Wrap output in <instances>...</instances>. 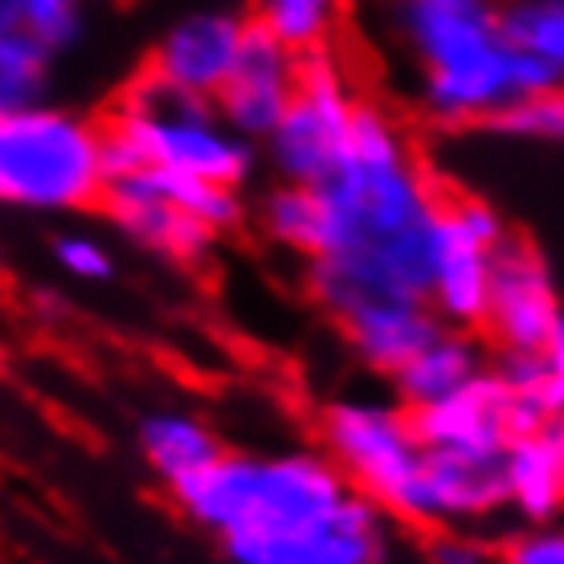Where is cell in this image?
Masks as SVG:
<instances>
[{
    "mask_svg": "<svg viewBox=\"0 0 564 564\" xmlns=\"http://www.w3.org/2000/svg\"><path fill=\"white\" fill-rule=\"evenodd\" d=\"M0 365H4V352H0Z\"/></svg>",
    "mask_w": 564,
    "mask_h": 564,
    "instance_id": "f546056e",
    "label": "cell"
},
{
    "mask_svg": "<svg viewBox=\"0 0 564 564\" xmlns=\"http://www.w3.org/2000/svg\"><path fill=\"white\" fill-rule=\"evenodd\" d=\"M21 29V0H0V33Z\"/></svg>",
    "mask_w": 564,
    "mask_h": 564,
    "instance_id": "f1b7e54d",
    "label": "cell"
},
{
    "mask_svg": "<svg viewBox=\"0 0 564 564\" xmlns=\"http://www.w3.org/2000/svg\"><path fill=\"white\" fill-rule=\"evenodd\" d=\"M107 172H176L241 188L258 172V148L217 115L213 99H193L143 70L102 119Z\"/></svg>",
    "mask_w": 564,
    "mask_h": 564,
    "instance_id": "277c9868",
    "label": "cell"
},
{
    "mask_svg": "<svg viewBox=\"0 0 564 564\" xmlns=\"http://www.w3.org/2000/svg\"><path fill=\"white\" fill-rule=\"evenodd\" d=\"M499 564H564L561 523H516L499 540Z\"/></svg>",
    "mask_w": 564,
    "mask_h": 564,
    "instance_id": "83f0119b",
    "label": "cell"
},
{
    "mask_svg": "<svg viewBox=\"0 0 564 564\" xmlns=\"http://www.w3.org/2000/svg\"><path fill=\"white\" fill-rule=\"evenodd\" d=\"M315 188V250L307 291L344 319L384 299H425L442 188L410 128L381 102H360L348 152Z\"/></svg>",
    "mask_w": 564,
    "mask_h": 564,
    "instance_id": "6da1fadb",
    "label": "cell"
},
{
    "mask_svg": "<svg viewBox=\"0 0 564 564\" xmlns=\"http://www.w3.org/2000/svg\"><path fill=\"white\" fill-rule=\"evenodd\" d=\"M344 4H348V0H344Z\"/></svg>",
    "mask_w": 564,
    "mask_h": 564,
    "instance_id": "4dcf8cb0",
    "label": "cell"
},
{
    "mask_svg": "<svg viewBox=\"0 0 564 564\" xmlns=\"http://www.w3.org/2000/svg\"><path fill=\"white\" fill-rule=\"evenodd\" d=\"M437 327L442 324L425 307V299H384V303L356 307L352 315L339 319V332L356 360L381 377H393L425 339H434Z\"/></svg>",
    "mask_w": 564,
    "mask_h": 564,
    "instance_id": "e0dca14e",
    "label": "cell"
},
{
    "mask_svg": "<svg viewBox=\"0 0 564 564\" xmlns=\"http://www.w3.org/2000/svg\"><path fill=\"white\" fill-rule=\"evenodd\" d=\"M295 57L327 54L344 25V0H254V21Z\"/></svg>",
    "mask_w": 564,
    "mask_h": 564,
    "instance_id": "ffe728a7",
    "label": "cell"
},
{
    "mask_svg": "<svg viewBox=\"0 0 564 564\" xmlns=\"http://www.w3.org/2000/svg\"><path fill=\"white\" fill-rule=\"evenodd\" d=\"M54 262L66 279L86 282V286H102V282H111L115 270H119L115 250L107 246V238L95 234V229H62L54 238Z\"/></svg>",
    "mask_w": 564,
    "mask_h": 564,
    "instance_id": "484cf974",
    "label": "cell"
},
{
    "mask_svg": "<svg viewBox=\"0 0 564 564\" xmlns=\"http://www.w3.org/2000/svg\"><path fill=\"white\" fill-rule=\"evenodd\" d=\"M511 229L491 200L482 197H442L434 226V254L425 279V307L454 332H482L487 295H491L495 254Z\"/></svg>",
    "mask_w": 564,
    "mask_h": 564,
    "instance_id": "ba28073f",
    "label": "cell"
},
{
    "mask_svg": "<svg viewBox=\"0 0 564 564\" xmlns=\"http://www.w3.org/2000/svg\"><path fill=\"white\" fill-rule=\"evenodd\" d=\"M422 564H499V540L482 528H434L422 532Z\"/></svg>",
    "mask_w": 564,
    "mask_h": 564,
    "instance_id": "4316f807",
    "label": "cell"
},
{
    "mask_svg": "<svg viewBox=\"0 0 564 564\" xmlns=\"http://www.w3.org/2000/svg\"><path fill=\"white\" fill-rule=\"evenodd\" d=\"M491 372L508 389L516 434L564 422V352H499Z\"/></svg>",
    "mask_w": 564,
    "mask_h": 564,
    "instance_id": "d6986e66",
    "label": "cell"
},
{
    "mask_svg": "<svg viewBox=\"0 0 564 564\" xmlns=\"http://www.w3.org/2000/svg\"><path fill=\"white\" fill-rule=\"evenodd\" d=\"M99 209L131 246H140L143 254L172 262V267H197L221 241L197 217H188L176 200L164 197V188L152 181L148 169L115 172L102 188Z\"/></svg>",
    "mask_w": 564,
    "mask_h": 564,
    "instance_id": "30bf717a",
    "label": "cell"
},
{
    "mask_svg": "<svg viewBox=\"0 0 564 564\" xmlns=\"http://www.w3.org/2000/svg\"><path fill=\"white\" fill-rule=\"evenodd\" d=\"M503 516L499 458H463V454H422L397 528L434 532V528H491Z\"/></svg>",
    "mask_w": 564,
    "mask_h": 564,
    "instance_id": "8fae6325",
    "label": "cell"
},
{
    "mask_svg": "<svg viewBox=\"0 0 564 564\" xmlns=\"http://www.w3.org/2000/svg\"><path fill=\"white\" fill-rule=\"evenodd\" d=\"M499 33L516 54L564 70V0H499Z\"/></svg>",
    "mask_w": 564,
    "mask_h": 564,
    "instance_id": "7402d4cb",
    "label": "cell"
},
{
    "mask_svg": "<svg viewBox=\"0 0 564 564\" xmlns=\"http://www.w3.org/2000/svg\"><path fill=\"white\" fill-rule=\"evenodd\" d=\"M250 21L226 9H197L176 17L152 50L148 74L193 99H217L241 54Z\"/></svg>",
    "mask_w": 564,
    "mask_h": 564,
    "instance_id": "7c38bea8",
    "label": "cell"
},
{
    "mask_svg": "<svg viewBox=\"0 0 564 564\" xmlns=\"http://www.w3.org/2000/svg\"><path fill=\"white\" fill-rule=\"evenodd\" d=\"M258 226L274 246L291 250L307 262L315 250V229H319V209H315V188L311 184H282L274 181L258 200Z\"/></svg>",
    "mask_w": 564,
    "mask_h": 564,
    "instance_id": "603a6c76",
    "label": "cell"
},
{
    "mask_svg": "<svg viewBox=\"0 0 564 564\" xmlns=\"http://www.w3.org/2000/svg\"><path fill=\"white\" fill-rule=\"evenodd\" d=\"M384 37L434 128H487L523 95H556L561 66L516 54L499 0H384Z\"/></svg>",
    "mask_w": 564,
    "mask_h": 564,
    "instance_id": "3957f363",
    "label": "cell"
},
{
    "mask_svg": "<svg viewBox=\"0 0 564 564\" xmlns=\"http://www.w3.org/2000/svg\"><path fill=\"white\" fill-rule=\"evenodd\" d=\"M503 516L516 523H561L564 511V422L523 430L499 454Z\"/></svg>",
    "mask_w": 564,
    "mask_h": 564,
    "instance_id": "9a60e30c",
    "label": "cell"
},
{
    "mask_svg": "<svg viewBox=\"0 0 564 564\" xmlns=\"http://www.w3.org/2000/svg\"><path fill=\"white\" fill-rule=\"evenodd\" d=\"M95 0H21V29L54 57L78 50Z\"/></svg>",
    "mask_w": 564,
    "mask_h": 564,
    "instance_id": "cb8c5ba5",
    "label": "cell"
},
{
    "mask_svg": "<svg viewBox=\"0 0 564 564\" xmlns=\"http://www.w3.org/2000/svg\"><path fill=\"white\" fill-rule=\"evenodd\" d=\"M413 430L422 451L430 454H463V458H499L516 437L508 389L499 384L491 365L475 381L454 389L425 410H413Z\"/></svg>",
    "mask_w": 564,
    "mask_h": 564,
    "instance_id": "5bb4252c",
    "label": "cell"
},
{
    "mask_svg": "<svg viewBox=\"0 0 564 564\" xmlns=\"http://www.w3.org/2000/svg\"><path fill=\"white\" fill-rule=\"evenodd\" d=\"M57 83V57L29 37L25 29L0 33V111H25L50 102Z\"/></svg>",
    "mask_w": 564,
    "mask_h": 564,
    "instance_id": "44dd1931",
    "label": "cell"
},
{
    "mask_svg": "<svg viewBox=\"0 0 564 564\" xmlns=\"http://www.w3.org/2000/svg\"><path fill=\"white\" fill-rule=\"evenodd\" d=\"M360 95H356L348 70L339 66L332 54L303 57L299 86L286 111H282L279 128L258 143L270 172L282 184H319L327 181L336 164L348 152L352 140V123L360 111Z\"/></svg>",
    "mask_w": 564,
    "mask_h": 564,
    "instance_id": "52a82bcc",
    "label": "cell"
},
{
    "mask_svg": "<svg viewBox=\"0 0 564 564\" xmlns=\"http://www.w3.org/2000/svg\"><path fill=\"white\" fill-rule=\"evenodd\" d=\"M319 451L360 495L397 523L405 495L422 470L413 413L397 397L348 393L319 413Z\"/></svg>",
    "mask_w": 564,
    "mask_h": 564,
    "instance_id": "8992f818",
    "label": "cell"
},
{
    "mask_svg": "<svg viewBox=\"0 0 564 564\" xmlns=\"http://www.w3.org/2000/svg\"><path fill=\"white\" fill-rule=\"evenodd\" d=\"M107 181L102 119L54 99L0 111V209L70 217L99 209Z\"/></svg>",
    "mask_w": 564,
    "mask_h": 564,
    "instance_id": "5b68a950",
    "label": "cell"
},
{
    "mask_svg": "<svg viewBox=\"0 0 564 564\" xmlns=\"http://www.w3.org/2000/svg\"><path fill=\"white\" fill-rule=\"evenodd\" d=\"M135 442H140L148 470L169 495L181 491L184 482H193L197 475H205L229 451L221 434L188 405L148 410L140 417V425H135Z\"/></svg>",
    "mask_w": 564,
    "mask_h": 564,
    "instance_id": "2e32d148",
    "label": "cell"
},
{
    "mask_svg": "<svg viewBox=\"0 0 564 564\" xmlns=\"http://www.w3.org/2000/svg\"><path fill=\"white\" fill-rule=\"evenodd\" d=\"M299 70H303V57L267 37L258 25H250L238 62H234V74L226 78L213 107L229 123V131H238L241 140H250L258 148L279 128L282 111L299 86Z\"/></svg>",
    "mask_w": 564,
    "mask_h": 564,
    "instance_id": "4fadbf2b",
    "label": "cell"
},
{
    "mask_svg": "<svg viewBox=\"0 0 564 564\" xmlns=\"http://www.w3.org/2000/svg\"><path fill=\"white\" fill-rule=\"evenodd\" d=\"M487 365H491V356H487V344H482L479 332L437 327L434 339H425L389 381H393L397 401L413 413L442 401V397H451L466 381H475Z\"/></svg>",
    "mask_w": 564,
    "mask_h": 564,
    "instance_id": "ac0fdd59",
    "label": "cell"
},
{
    "mask_svg": "<svg viewBox=\"0 0 564 564\" xmlns=\"http://www.w3.org/2000/svg\"><path fill=\"white\" fill-rule=\"evenodd\" d=\"M482 336L499 352H564V303L549 254L508 234L491 270Z\"/></svg>",
    "mask_w": 564,
    "mask_h": 564,
    "instance_id": "9c48e42d",
    "label": "cell"
},
{
    "mask_svg": "<svg viewBox=\"0 0 564 564\" xmlns=\"http://www.w3.org/2000/svg\"><path fill=\"white\" fill-rule=\"evenodd\" d=\"M229 564H393L397 523L319 446L226 451L172 491Z\"/></svg>",
    "mask_w": 564,
    "mask_h": 564,
    "instance_id": "7a4b0ae2",
    "label": "cell"
},
{
    "mask_svg": "<svg viewBox=\"0 0 564 564\" xmlns=\"http://www.w3.org/2000/svg\"><path fill=\"white\" fill-rule=\"evenodd\" d=\"M491 131H499L503 140L532 143V148H552L564 140V95H523L511 107L495 115Z\"/></svg>",
    "mask_w": 564,
    "mask_h": 564,
    "instance_id": "d4e9b609",
    "label": "cell"
}]
</instances>
